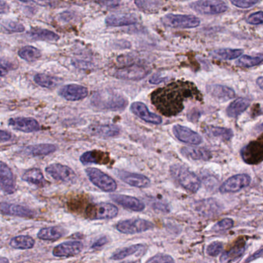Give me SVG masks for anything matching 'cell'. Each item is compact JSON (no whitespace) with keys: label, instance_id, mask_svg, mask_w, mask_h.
Listing matches in <instances>:
<instances>
[{"label":"cell","instance_id":"cell-43","mask_svg":"<svg viewBox=\"0 0 263 263\" xmlns=\"http://www.w3.org/2000/svg\"><path fill=\"white\" fill-rule=\"evenodd\" d=\"M3 26L7 31L11 33H23L25 31V26L21 23L15 21H7L3 23Z\"/></svg>","mask_w":263,"mask_h":263},{"label":"cell","instance_id":"cell-19","mask_svg":"<svg viewBox=\"0 0 263 263\" xmlns=\"http://www.w3.org/2000/svg\"><path fill=\"white\" fill-rule=\"evenodd\" d=\"M0 188L4 192L12 195L16 191V180L10 168L0 162Z\"/></svg>","mask_w":263,"mask_h":263},{"label":"cell","instance_id":"cell-5","mask_svg":"<svg viewBox=\"0 0 263 263\" xmlns=\"http://www.w3.org/2000/svg\"><path fill=\"white\" fill-rule=\"evenodd\" d=\"M86 215L91 220L112 219L118 215V208L112 203L101 202L90 204L86 209Z\"/></svg>","mask_w":263,"mask_h":263},{"label":"cell","instance_id":"cell-38","mask_svg":"<svg viewBox=\"0 0 263 263\" xmlns=\"http://www.w3.org/2000/svg\"><path fill=\"white\" fill-rule=\"evenodd\" d=\"M34 81L39 87L46 89L55 88L59 84V80L57 77L44 74H36Z\"/></svg>","mask_w":263,"mask_h":263},{"label":"cell","instance_id":"cell-31","mask_svg":"<svg viewBox=\"0 0 263 263\" xmlns=\"http://www.w3.org/2000/svg\"><path fill=\"white\" fill-rule=\"evenodd\" d=\"M204 132L207 136L215 137L223 141H229L233 137L234 133L229 128H222V127L207 126L204 129Z\"/></svg>","mask_w":263,"mask_h":263},{"label":"cell","instance_id":"cell-4","mask_svg":"<svg viewBox=\"0 0 263 263\" xmlns=\"http://www.w3.org/2000/svg\"><path fill=\"white\" fill-rule=\"evenodd\" d=\"M164 26L169 28L175 29H192L198 27L200 25L199 19L195 16L181 15L169 13L164 16L161 19Z\"/></svg>","mask_w":263,"mask_h":263},{"label":"cell","instance_id":"cell-48","mask_svg":"<svg viewBox=\"0 0 263 263\" xmlns=\"http://www.w3.org/2000/svg\"><path fill=\"white\" fill-rule=\"evenodd\" d=\"M246 22L248 24L251 25H261L263 23V12L258 11L256 13H252L248 16L246 19Z\"/></svg>","mask_w":263,"mask_h":263},{"label":"cell","instance_id":"cell-15","mask_svg":"<svg viewBox=\"0 0 263 263\" xmlns=\"http://www.w3.org/2000/svg\"><path fill=\"white\" fill-rule=\"evenodd\" d=\"M84 249V245L79 241H68L57 245L52 250V255L59 258H67L78 255Z\"/></svg>","mask_w":263,"mask_h":263},{"label":"cell","instance_id":"cell-10","mask_svg":"<svg viewBox=\"0 0 263 263\" xmlns=\"http://www.w3.org/2000/svg\"><path fill=\"white\" fill-rule=\"evenodd\" d=\"M241 156L248 165H256L262 161L263 141L261 137L258 141H251L241 150Z\"/></svg>","mask_w":263,"mask_h":263},{"label":"cell","instance_id":"cell-21","mask_svg":"<svg viewBox=\"0 0 263 263\" xmlns=\"http://www.w3.org/2000/svg\"><path fill=\"white\" fill-rule=\"evenodd\" d=\"M223 205L214 198L200 200L195 203V209L204 217H213L222 211Z\"/></svg>","mask_w":263,"mask_h":263},{"label":"cell","instance_id":"cell-36","mask_svg":"<svg viewBox=\"0 0 263 263\" xmlns=\"http://www.w3.org/2000/svg\"><path fill=\"white\" fill-rule=\"evenodd\" d=\"M144 246L142 244H136V245H130V246L125 247V248H121L117 252H114L111 256V259L118 261V260L124 259L130 255H134L137 252L144 250Z\"/></svg>","mask_w":263,"mask_h":263},{"label":"cell","instance_id":"cell-28","mask_svg":"<svg viewBox=\"0 0 263 263\" xmlns=\"http://www.w3.org/2000/svg\"><path fill=\"white\" fill-rule=\"evenodd\" d=\"M22 179L27 183L36 185L39 188H43L48 184L47 181L45 179L44 175L40 169L33 168L28 169L23 173Z\"/></svg>","mask_w":263,"mask_h":263},{"label":"cell","instance_id":"cell-9","mask_svg":"<svg viewBox=\"0 0 263 263\" xmlns=\"http://www.w3.org/2000/svg\"><path fill=\"white\" fill-rule=\"evenodd\" d=\"M150 73L147 67L139 64H131L128 67L118 69L114 73V77L120 80H140Z\"/></svg>","mask_w":263,"mask_h":263},{"label":"cell","instance_id":"cell-41","mask_svg":"<svg viewBox=\"0 0 263 263\" xmlns=\"http://www.w3.org/2000/svg\"><path fill=\"white\" fill-rule=\"evenodd\" d=\"M245 251V244H243L242 245H236L229 252L223 253L222 255V257H221L220 261L222 262H227V261H232V260L240 257Z\"/></svg>","mask_w":263,"mask_h":263},{"label":"cell","instance_id":"cell-44","mask_svg":"<svg viewBox=\"0 0 263 263\" xmlns=\"http://www.w3.org/2000/svg\"><path fill=\"white\" fill-rule=\"evenodd\" d=\"M223 249V245L222 242H214L207 245V248H206V252L209 256L216 257L221 253Z\"/></svg>","mask_w":263,"mask_h":263},{"label":"cell","instance_id":"cell-40","mask_svg":"<svg viewBox=\"0 0 263 263\" xmlns=\"http://www.w3.org/2000/svg\"><path fill=\"white\" fill-rule=\"evenodd\" d=\"M134 4L141 11L151 13L157 12L162 7L163 3L159 1H150V0H146V1L137 0L134 1Z\"/></svg>","mask_w":263,"mask_h":263},{"label":"cell","instance_id":"cell-3","mask_svg":"<svg viewBox=\"0 0 263 263\" xmlns=\"http://www.w3.org/2000/svg\"><path fill=\"white\" fill-rule=\"evenodd\" d=\"M172 178L184 189L191 193H196L201 188V180L194 172L181 165H173L170 168Z\"/></svg>","mask_w":263,"mask_h":263},{"label":"cell","instance_id":"cell-24","mask_svg":"<svg viewBox=\"0 0 263 263\" xmlns=\"http://www.w3.org/2000/svg\"><path fill=\"white\" fill-rule=\"evenodd\" d=\"M88 132L94 137L110 138L119 135L121 129L115 124H93L89 127Z\"/></svg>","mask_w":263,"mask_h":263},{"label":"cell","instance_id":"cell-22","mask_svg":"<svg viewBox=\"0 0 263 263\" xmlns=\"http://www.w3.org/2000/svg\"><path fill=\"white\" fill-rule=\"evenodd\" d=\"M206 91L212 97L219 102L228 101L235 96L233 89L222 84H208L206 87Z\"/></svg>","mask_w":263,"mask_h":263},{"label":"cell","instance_id":"cell-42","mask_svg":"<svg viewBox=\"0 0 263 263\" xmlns=\"http://www.w3.org/2000/svg\"><path fill=\"white\" fill-rule=\"evenodd\" d=\"M149 204L153 209L160 213H169L170 212V207L166 202H164L162 200L157 199V198H150L147 200Z\"/></svg>","mask_w":263,"mask_h":263},{"label":"cell","instance_id":"cell-17","mask_svg":"<svg viewBox=\"0 0 263 263\" xmlns=\"http://www.w3.org/2000/svg\"><path fill=\"white\" fill-rule=\"evenodd\" d=\"M172 131L177 139L182 142L192 145H198L202 142V137L201 135L187 127L176 124L173 127Z\"/></svg>","mask_w":263,"mask_h":263},{"label":"cell","instance_id":"cell-45","mask_svg":"<svg viewBox=\"0 0 263 263\" xmlns=\"http://www.w3.org/2000/svg\"><path fill=\"white\" fill-rule=\"evenodd\" d=\"M234 222L231 219H224L219 221L215 225L213 230L215 232H222V231L229 230L233 227Z\"/></svg>","mask_w":263,"mask_h":263},{"label":"cell","instance_id":"cell-20","mask_svg":"<svg viewBox=\"0 0 263 263\" xmlns=\"http://www.w3.org/2000/svg\"><path fill=\"white\" fill-rule=\"evenodd\" d=\"M131 112L140 119L152 124H161L162 119L159 115L151 113L147 107L142 102H134L130 107Z\"/></svg>","mask_w":263,"mask_h":263},{"label":"cell","instance_id":"cell-18","mask_svg":"<svg viewBox=\"0 0 263 263\" xmlns=\"http://www.w3.org/2000/svg\"><path fill=\"white\" fill-rule=\"evenodd\" d=\"M116 174L121 181L130 186L137 188H145L150 186V179L145 175L121 170L117 171Z\"/></svg>","mask_w":263,"mask_h":263},{"label":"cell","instance_id":"cell-27","mask_svg":"<svg viewBox=\"0 0 263 263\" xmlns=\"http://www.w3.org/2000/svg\"><path fill=\"white\" fill-rule=\"evenodd\" d=\"M181 153L184 157L193 161L207 162L213 157L211 151L204 147H184L181 149Z\"/></svg>","mask_w":263,"mask_h":263},{"label":"cell","instance_id":"cell-33","mask_svg":"<svg viewBox=\"0 0 263 263\" xmlns=\"http://www.w3.org/2000/svg\"><path fill=\"white\" fill-rule=\"evenodd\" d=\"M28 35L35 40L47 41V42H57L59 40L60 36L56 33L46 29L33 28L28 32Z\"/></svg>","mask_w":263,"mask_h":263},{"label":"cell","instance_id":"cell-47","mask_svg":"<svg viewBox=\"0 0 263 263\" xmlns=\"http://www.w3.org/2000/svg\"><path fill=\"white\" fill-rule=\"evenodd\" d=\"M259 3L258 0H232L231 4L240 9H249Z\"/></svg>","mask_w":263,"mask_h":263},{"label":"cell","instance_id":"cell-49","mask_svg":"<svg viewBox=\"0 0 263 263\" xmlns=\"http://www.w3.org/2000/svg\"><path fill=\"white\" fill-rule=\"evenodd\" d=\"M109 242V239H108V236H101V237L99 238L98 239H96L91 245V248L93 249H100L102 247L106 245Z\"/></svg>","mask_w":263,"mask_h":263},{"label":"cell","instance_id":"cell-8","mask_svg":"<svg viewBox=\"0 0 263 263\" xmlns=\"http://www.w3.org/2000/svg\"><path fill=\"white\" fill-rule=\"evenodd\" d=\"M190 8L197 13L204 15H217L227 11L228 6L223 1L200 0L190 4Z\"/></svg>","mask_w":263,"mask_h":263},{"label":"cell","instance_id":"cell-54","mask_svg":"<svg viewBox=\"0 0 263 263\" xmlns=\"http://www.w3.org/2000/svg\"><path fill=\"white\" fill-rule=\"evenodd\" d=\"M10 5L5 1L0 0V14H6L10 12Z\"/></svg>","mask_w":263,"mask_h":263},{"label":"cell","instance_id":"cell-30","mask_svg":"<svg viewBox=\"0 0 263 263\" xmlns=\"http://www.w3.org/2000/svg\"><path fill=\"white\" fill-rule=\"evenodd\" d=\"M250 100L248 98L240 97L236 99L226 108V115L229 118H237L248 109V107L250 106Z\"/></svg>","mask_w":263,"mask_h":263},{"label":"cell","instance_id":"cell-14","mask_svg":"<svg viewBox=\"0 0 263 263\" xmlns=\"http://www.w3.org/2000/svg\"><path fill=\"white\" fill-rule=\"evenodd\" d=\"M59 95L69 101H78L87 97L88 89L79 84H67L60 89Z\"/></svg>","mask_w":263,"mask_h":263},{"label":"cell","instance_id":"cell-35","mask_svg":"<svg viewBox=\"0 0 263 263\" xmlns=\"http://www.w3.org/2000/svg\"><path fill=\"white\" fill-rule=\"evenodd\" d=\"M242 54H243V49H231V48L216 49L212 52L213 58L223 60V61H232L242 56Z\"/></svg>","mask_w":263,"mask_h":263},{"label":"cell","instance_id":"cell-23","mask_svg":"<svg viewBox=\"0 0 263 263\" xmlns=\"http://www.w3.org/2000/svg\"><path fill=\"white\" fill-rule=\"evenodd\" d=\"M114 201L122 206L124 208L132 212H142L145 208V204L141 200L129 195H112L111 196Z\"/></svg>","mask_w":263,"mask_h":263},{"label":"cell","instance_id":"cell-1","mask_svg":"<svg viewBox=\"0 0 263 263\" xmlns=\"http://www.w3.org/2000/svg\"><path fill=\"white\" fill-rule=\"evenodd\" d=\"M150 99L162 115L173 117L183 111L185 102L189 100L201 102L203 96L196 85L191 82L178 80L154 90Z\"/></svg>","mask_w":263,"mask_h":263},{"label":"cell","instance_id":"cell-50","mask_svg":"<svg viewBox=\"0 0 263 263\" xmlns=\"http://www.w3.org/2000/svg\"><path fill=\"white\" fill-rule=\"evenodd\" d=\"M165 80H167V78L162 77L160 74H155L153 77H150L149 83L151 84H159L165 82Z\"/></svg>","mask_w":263,"mask_h":263},{"label":"cell","instance_id":"cell-26","mask_svg":"<svg viewBox=\"0 0 263 263\" xmlns=\"http://www.w3.org/2000/svg\"><path fill=\"white\" fill-rule=\"evenodd\" d=\"M56 145L52 144H38L27 146L23 150L25 155L32 156V157H40L52 154L57 150Z\"/></svg>","mask_w":263,"mask_h":263},{"label":"cell","instance_id":"cell-13","mask_svg":"<svg viewBox=\"0 0 263 263\" xmlns=\"http://www.w3.org/2000/svg\"><path fill=\"white\" fill-rule=\"evenodd\" d=\"M0 214L15 217L33 219L36 217V212L30 209L26 206L11 203L0 202Z\"/></svg>","mask_w":263,"mask_h":263},{"label":"cell","instance_id":"cell-46","mask_svg":"<svg viewBox=\"0 0 263 263\" xmlns=\"http://www.w3.org/2000/svg\"><path fill=\"white\" fill-rule=\"evenodd\" d=\"M146 263H175V261L171 255L166 254H157L149 258Z\"/></svg>","mask_w":263,"mask_h":263},{"label":"cell","instance_id":"cell-25","mask_svg":"<svg viewBox=\"0 0 263 263\" xmlns=\"http://www.w3.org/2000/svg\"><path fill=\"white\" fill-rule=\"evenodd\" d=\"M138 22L137 16L133 13H121V14H112L108 16L105 20V23L108 26L119 27V26H131L136 24Z\"/></svg>","mask_w":263,"mask_h":263},{"label":"cell","instance_id":"cell-7","mask_svg":"<svg viewBox=\"0 0 263 263\" xmlns=\"http://www.w3.org/2000/svg\"><path fill=\"white\" fill-rule=\"evenodd\" d=\"M154 227V224L142 219H131L121 221L116 225L117 230L121 233L134 235L147 232Z\"/></svg>","mask_w":263,"mask_h":263},{"label":"cell","instance_id":"cell-53","mask_svg":"<svg viewBox=\"0 0 263 263\" xmlns=\"http://www.w3.org/2000/svg\"><path fill=\"white\" fill-rule=\"evenodd\" d=\"M97 4H100L103 7H108V8H115V7H118L121 3L118 1H101Z\"/></svg>","mask_w":263,"mask_h":263},{"label":"cell","instance_id":"cell-32","mask_svg":"<svg viewBox=\"0 0 263 263\" xmlns=\"http://www.w3.org/2000/svg\"><path fill=\"white\" fill-rule=\"evenodd\" d=\"M80 161L84 165L90 164L101 165L107 162V154L100 150H89L80 156Z\"/></svg>","mask_w":263,"mask_h":263},{"label":"cell","instance_id":"cell-6","mask_svg":"<svg viewBox=\"0 0 263 263\" xmlns=\"http://www.w3.org/2000/svg\"><path fill=\"white\" fill-rule=\"evenodd\" d=\"M85 172L90 182L102 191L105 192H114L118 188V185L115 180L99 169L88 168L86 169Z\"/></svg>","mask_w":263,"mask_h":263},{"label":"cell","instance_id":"cell-39","mask_svg":"<svg viewBox=\"0 0 263 263\" xmlns=\"http://www.w3.org/2000/svg\"><path fill=\"white\" fill-rule=\"evenodd\" d=\"M263 61L262 54H258L257 56H245L241 57L237 61H236V65L238 67H242V68H250V67H255V66L259 65Z\"/></svg>","mask_w":263,"mask_h":263},{"label":"cell","instance_id":"cell-29","mask_svg":"<svg viewBox=\"0 0 263 263\" xmlns=\"http://www.w3.org/2000/svg\"><path fill=\"white\" fill-rule=\"evenodd\" d=\"M67 229L61 226L43 228L38 232L37 237L41 240L56 241L67 234Z\"/></svg>","mask_w":263,"mask_h":263},{"label":"cell","instance_id":"cell-37","mask_svg":"<svg viewBox=\"0 0 263 263\" xmlns=\"http://www.w3.org/2000/svg\"><path fill=\"white\" fill-rule=\"evenodd\" d=\"M18 55L23 61L31 63L40 59L42 52L35 46H26L19 49Z\"/></svg>","mask_w":263,"mask_h":263},{"label":"cell","instance_id":"cell-12","mask_svg":"<svg viewBox=\"0 0 263 263\" xmlns=\"http://www.w3.org/2000/svg\"><path fill=\"white\" fill-rule=\"evenodd\" d=\"M251 183V177L247 174H239L228 178L221 185L219 191L223 194L235 193L248 187Z\"/></svg>","mask_w":263,"mask_h":263},{"label":"cell","instance_id":"cell-2","mask_svg":"<svg viewBox=\"0 0 263 263\" xmlns=\"http://www.w3.org/2000/svg\"><path fill=\"white\" fill-rule=\"evenodd\" d=\"M128 103L121 93L111 90L96 92L91 97V104L100 111L119 112L125 109Z\"/></svg>","mask_w":263,"mask_h":263},{"label":"cell","instance_id":"cell-51","mask_svg":"<svg viewBox=\"0 0 263 263\" xmlns=\"http://www.w3.org/2000/svg\"><path fill=\"white\" fill-rule=\"evenodd\" d=\"M13 138V136L9 131L0 130V143L7 142Z\"/></svg>","mask_w":263,"mask_h":263},{"label":"cell","instance_id":"cell-11","mask_svg":"<svg viewBox=\"0 0 263 263\" xmlns=\"http://www.w3.org/2000/svg\"><path fill=\"white\" fill-rule=\"evenodd\" d=\"M46 172L58 182H74L77 180V175L71 168L62 164L54 163L46 168Z\"/></svg>","mask_w":263,"mask_h":263},{"label":"cell","instance_id":"cell-57","mask_svg":"<svg viewBox=\"0 0 263 263\" xmlns=\"http://www.w3.org/2000/svg\"><path fill=\"white\" fill-rule=\"evenodd\" d=\"M0 263H10V261L6 257L0 256Z\"/></svg>","mask_w":263,"mask_h":263},{"label":"cell","instance_id":"cell-52","mask_svg":"<svg viewBox=\"0 0 263 263\" xmlns=\"http://www.w3.org/2000/svg\"><path fill=\"white\" fill-rule=\"evenodd\" d=\"M262 248H260L259 250L257 251V252H254L252 255L248 257L245 260V262L244 263H250L251 261H254V260L257 259V258H261V255H262Z\"/></svg>","mask_w":263,"mask_h":263},{"label":"cell","instance_id":"cell-55","mask_svg":"<svg viewBox=\"0 0 263 263\" xmlns=\"http://www.w3.org/2000/svg\"><path fill=\"white\" fill-rule=\"evenodd\" d=\"M7 74H8V71H7V69L0 66V77H5V76L7 75Z\"/></svg>","mask_w":263,"mask_h":263},{"label":"cell","instance_id":"cell-34","mask_svg":"<svg viewBox=\"0 0 263 263\" xmlns=\"http://www.w3.org/2000/svg\"><path fill=\"white\" fill-rule=\"evenodd\" d=\"M35 240L30 235H17L10 240V245L15 249L26 250L33 248L35 245Z\"/></svg>","mask_w":263,"mask_h":263},{"label":"cell","instance_id":"cell-16","mask_svg":"<svg viewBox=\"0 0 263 263\" xmlns=\"http://www.w3.org/2000/svg\"><path fill=\"white\" fill-rule=\"evenodd\" d=\"M9 125L16 131L24 133H33L40 131V125L36 119L33 118H10L8 121Z\"/></svg>","mask_w":263,"mask_h":263},{"label":"cell","instance_id":"cell-56","mask_svg":"<svg viewBox=\"0 0 263 263\" xmlns=\"http://www.w3.org/2000/svg\"><path fill=\"white\" fill-rule=\"evenodd\" d=\"M262 82H263V78L262 77H259L258 79H257L256 80V84L258 86V87H259L261 90H262Z\"/></svg>","mask_w":263,"mask_h":263}]
</instances>
